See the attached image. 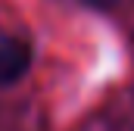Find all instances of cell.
<instances>
[{
	"instance_id": "cell-1",
	"label": "cell",
	"mask_w": 134,
	"mask_h": 131,
	"mask_svg": "<svg viewBox=\"0 0 134 131\" xmlns=\"http://www.w3.org/2000/svg\"><path fill=\"white\" fill-rule=\"evenodd\" d=\"M31 66V47L22 37L0 34V88L19 81Z\"/></svg>"
},
{
	"instance_id": "cell-2",
	"label": "cell",
	"mask_w": 134,
	"mask_h": 131,
	"mask_svg": "<svg viewBox=\"0 0 134 131\" xmlns=\"http://www.w3.org/2000/svg\"><path fill=\"white\" fill-rule=\"evenodd\" d=\"M91 3H97V6H112L115 0H91Z\"/></svg>"
}]
</instances>
